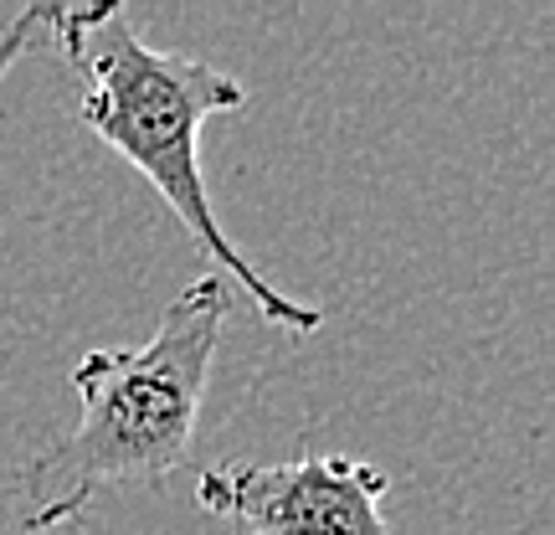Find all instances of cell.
<instances>
[{"mask_svg": "<svg viewBox=\"0 0 555 535\" xmlns=\"http://www.w3.org/2000/svg\"><path fill=\"white\" fill-rule=\"evenodd\" d=\"M47 31H52L47 41L82 73L78 119L88 124V135L155 186L180 227L201 242V253L232 273V283L253 298V309L273 330L314 335L324 315L273 289L242 258L206 196L201 129L217 114H237L247 103V88L191 52H159L139 41L119 5H47Z\"/></svg>", "mask_w": 555, "mask_h": 535, "instance_id": "cell-2", "label": "cell"}, {"mask_svg": "<svg viewBox=\"0 0 555 535\" xmlns=\"http://www.w3.org/2000/svg\"><path fill=\"white\" fill-rule=\"evenodd\" d=\"M386 469L345 454L288 463H217L196 484V505L237 535H386Z\"/></svg>", "mask_w": 555, "mask_h": 535, "instance_id": "cell-3", "label": "cell"}, {"mask_svg": "<svg viewBox=\"0 0 555 535\" xmlns=\"http://www.w3.org/2000/svg\"><path fill=\"white\" fill-rule=\"evenodd\" d=\"M227 319V278L206 273L165 304L144 345L88 351L73 366V392L82 397L73 433L26 458L0 489V505L16 499L21 531H62L119 484H165L176 474L196 448Z\"/></svg>", "mask_w": 555, "mask_h": 535, "instance_id": "cell-1", "label": "cell"}, {"mask_svg": "<svg viewBox=\"0 0 555 535\" xmlns=\"http://www.w3.org/2000/svg\"><path fill=\"white\" fill-rule=\"evenodd\" d=\"M41 31H47V5H26L21 16H11L0 26V82H5V73H11L31 47H41Z\"/></svg>", "mask_w": 555, "mask_h": 535, "instance_id": "cell-4", "label": "cell"}]
</instances>
